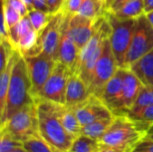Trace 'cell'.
<instances>
[{
    "label": "cell",
    "mask_w": 153,
    "mask_h": 152,
    "mask_svg": "<svg viewBox=\"0 0 153 152\" xmlns=\"http://www.w3.org/2000/svg\"><path fill=\"white\" fill-rule=\"evenodd\" d=\"M0 129H5L21 142L39 134L36 100L16 112Z\"/></svg>",
    "instance_id": "7"
},
{
    "label": "cell",
    "mask_w": 153,
    "mask_h": 152,
    "mask_svg": "<svg viewBox=\"0 0 153 152\" xmlns=\"http://www.w3.org/2000/svg\"><path fill=\"white\" fill-rule=\"evenodd\" d=\"M65 18V14L62 11L52 14L50 21L39 33L36 46L22 56H32L43 52L57 61L58 48Z\"/></svg>",
    "instance_id": "6"
},
{
    "label": "cell",
    "mask_w": 153,
    "mask_h": 152,
    "mask_svg": "<svg viewBox=\"0 0 153 152\" xmlns=\"http://www.w3.org/2000/svg\"><path fill=\"white\" fill-rule=\"evenodd\" d=\"M33 29L32 24L30 22V20L28 15L23 16L18 23H16L14 26L11 27L9 30V40L13 44V47L16 49V45L19 41V39L26 34L28 31L31 30Z\"/></svg>",
    "instance_id": "25"
},
{
    "label": "cell",
    "mask_w": 153,
    "mask_h": 152,
    "mask_svg": "<svg viewBox=\"0 0 153 152\" xmlns=\"http://www.w3.org/2000/svg\"><path fill=\"white\" fill-rule=\"evenodd\" d=\"M28 16L30 20L33 29L38 33H40L42 31V30L47 26L48 22L50 21L52 14L34 8V9L29 11Z\"/></svg>",
    "instance_id": "28"
},
{
    "label": "cell",
    "mask_w": 153,
    "mask_h": 152,
    "mask_svg": "<svg viewBox=\"0 0 153 152\" xmlns=\"http://www.w3.org/2000/svg\"><path fill=\"white\" fill-rule=\"evenodd\" d=\"M24 58L31 81V92L35 99L53 72L57 61L43 52L32 56H24Z\"/></svg>",
    "instance_id": "11"
},
{
    "label": "cell",
    "mask_w": 153,
    "mask_h": 152,
    "mask_svg": "<svg viewBox=\"0 0 153 152\" xmlns=\"http://www.w3.org/2000/svg\"><path fill=\"white\" fill-rule=\"evenodd\" d=\"M22 16L8 2L2 0V19L6 22L9 29L20 22Z\"/></svg>",
    "instance_id": "32"
},
{
    "label": "cell",
    "mask_w": 153,
    "mask_h": 152,
    "mask_svg": "<svg viewBox=\"0 0 153 152\" xmlns=\"http://www.w3.org/2000/svg\"><path fill=\"white\" fill-rule=\"evenodd\" d=\"M14 50H15V48L13 47V44L10 42L9 39H1V44H0V73H2L5 69V67H6V65H7V64H8V62H9V60H10Z\"/></svg>",
    "instance_id": "33"
},
{
    "label": "cell",
    "mask_w": 153,
    "mask_h": 152,
    "mask_svg": "<svg viewBox=\"0 0 153 152\" xmlns=\"http://www.w3.org/2000/svg\"><path fill=\"white\" fill-rule=\"evenodd\" d=\"M114 117L112 118H107V119H101V120H97L94 122H91L90 124H87L83 126H82L81 130V135L86 136L88 138L100 141L108 127L110 126Z\"/></svg>",
    "instance_id": "22"
},
{
    "label": "cell",
    "mask_w": 153,
    "mask_h": 152,
    "mask_svg": "<svg viewBox=\"0 0 153 152\" xmlns=\"http://www.w3.org/2000/svg\"><path fill=\"white\" fill-rule=\"evenodd\" d=\"M32 85L24 56L22 55L16 60L11 75L5 108L0 117V127L20 109L35 101L31 92Z\"/></svg>",
    "instance_id": "1"
},
{
    "label": "cell",
    "mask_w": 153,
    "mask_h": 152,
    "mask_svg": "<svg viewBox=\"0 0 153 152\" xmlns=\"http://www.w3.org/2000/svg\"><path fill=\"white\" fill-rule=\"evenodd\" d=\"M153 105V87L143 86L141 90L133 108L128 111V113L137 112L146 107ZM127 113V114H128Z\"/></svg>",
    "instance_id": "29"
},
{
    "label": "cell",
    "mask_w": 153,
    "mask_h": 152,
    "mask_svg": "<svg viewBox=\"0 0 153 152\" xmlns=\"http://www.w3.org/2000/svg\"><path fill=\"white\" fill-rule=\"evenodd\" d=\"M126 116L138 123L140 126L147 133L149 127L153 125V105L146 107L137 112L128 113Z\"/></svg>",
    "instance_id": "27"
},
{
    "label": "cell",
    "mask_w": 153,
    "mask_h": 152,
    "mask_svg": "<svg viewBox=\"0 0 153 152\" xmlns=\"http://www.w3.org/2000/svg\"><path fill=\"white\" fill-rule=\"evenodd\" d=\"M144 3V12L145 13L153 11V0H143Z\"/></svg>",
    "instance_id": "40"
},
{
    "label": "cell",
    "mask_w": 153,
    "mask_h": 152,
    "mask_svg": "<svg viewBox=\"0 0 153 152\" xmlns=\"http://www.w3.org/2000/svg\"><path fill=\"white\" fill-rule=\"evenodd\" d=\"M81 50L71 37L68 28H67V15H65L61 39L58 48V56L57 61L64 64L66 67H68L73 73H76L79 58H80Z\"/></svg>",
    "instance_id": "14"
},
{
    "label": "cell",
    "mask_w": 153,
    "mask_h": 152,
    "mask_svg": "<svg viewBox=\"0 0 153 152\" xmlns=\"http://www.w3.org/2000/svg\"><path fill=\"white\" fill-rule=\"evenodd\" d=\"M0 152H10L23 146L22 142L17 140L5 129H0Z\"/></svg>",
    "instance_id": "31"
},
{
    "label": "cell",
    "mask_w": 153,
    "mask_h": 152,
    "mask_svg": "<svg viewBox=\"0 0 153 152\" xmlns=\"http://www.w3.org/2000/svg\"><path fill=\"white\" fill-rule=\"evenodd\" d=\"M129 68L144 86L153 87V50L131 64Z\"/></svg>",
    "instance_id": "18"
},
{
    "label": "cell",
    "mask_w": 153,
    "mask_h": 152,
    "mask_svg": "<svg viewBox=\"0 0 153 152\" xmlns=\"http://www.w3.org/2000/svg\"><path fill=\"white\" fill-rule=\"evenodd\" d=\"M100 1H102V2L105 3V4H106V2H107V0H100ZM106 6H107V4H106Z\"/></svg>",
    "instance_id": "46"
},
{
    "label": "cell",
    "mask_w": 153,
    "mask_h": 152,
    "mask_svg": "<svg viewBox=\"0 0 153 152\" xmlns=\"http://www.w3.org/2000/svg\"><path fill=\"white\" fill-rule=\"evenodd\" d=\"M24 2V4L27 5L29 11L34 9V4H33V0H22Z\"/></svg>",
    "instance_id": "41"
},
{
    "label": "cell",
    "mask_w": 153,
    "mask_h": 152,
    "mask_svg": "<svg viewBox=\"0 0 153 152\" xmlns=\"http://www.w3.org/2000/svg\"><path fill=\"white\" fill-rule=\"evenodd\" d=\"M133 152H153V140L143 137L134 147Z\"/></svg>",
    "instance_id": "35"
},
{
    "label": "cell",
    "mask_w": 153,
    "mask_h": 152,
    "mask_svg": "<svg viewBox=\"0 0 153 152\" xmlns=\"http://www.w3.org/2000/svg\"><path fill=\"white\" fill-rule=\"evenodd\" d=\"M130 1H132V0H113L112 3L110 4V5L108 6V12H109V13L114 12L115 10L121 7L123 4H125L126 3L130 2Z\"/></svg>",
    "instance_id": "37"
},
{
    "label": "cell",
    "mask_w": 153,
    "mask_h": 152,
    "mask_svg": "<svg viewBox=\"0 0 153 152\" xmlns=\"http://www.w3.org/2000/svg\"><path fill=\"white\" fill-rule=\"evenodd\" d=\"M145 136L146 131L138 123L126 115H121L114 116L110 126L99 142L102 147L134 148Z\"/></svg>",
    "instance_id": "3"
},
{
    "label": "cell",
    "mask_w": 153,
    "mask_h": 152,
    "mask_svg": "<svg viewBox=\"0 0 153 152\" xmlns=\"http://www.w3.org/2000/svg\"><path fill=\"white\" fill-rule=\"evenodd\" d=\"M21 55L22 54L20 53V51L15 49L9 60L5 69L2 73H0V74H1V76H0V117L3 116V114L4 112L12 71H13V65H14L16 60L18 59V57Z\"/></svg>",
    "instance_id": "20"
},
{
    "label": "cell",
    "mask_w": 153,
    "mask_h": 152,
    "mask_svg": "<svg viewBox=\"0 0 153 152\" xmlns=\"http://www.w3.org/2000/svg\"><path fill=\"white\" fill-rule=\"evenodd\" d=\"M145 15H146L147 19L149 20V22L152 24V26H153V11H151V12H149V13H145Z\"/></svg>",
    "instance_id": "43"
},
{
    "label": "cell",
    "mask_w": 153,
    "mask_h": 152,
    "mask_svg": "<svg viewBox=\"0 0 153 152\" xmlns=\"http://www.w3.org/2000/svg\"><path fill=\"white\" fill-rule=\"evenodd\" d=\"M110 31L111 28L106 16V19L99 27L95 34L81 50L76 73L82 77L88 86H90L95 66L102 53L104 42L106 39L109 37Z\"/></svg>",
    "instance_id": "4"
},
{
    "label": "cell",
    "mask_w": 153,
    "mask_h": 152,
    "mask_svg": "<svg viewBox=\"0 0 153 152\" xmlns=\"http://www.w3.org/2000/svg\"><path fill=\"white\" fill-rule=\"evenodd\" d=\"M101 148L99 141L80 135L74 140L68 152H100Z\"/></svg>",
    "instance_id": "26"
},
{
    "label": "cell",
    "mask_w": 153,
    "mask_h": 152,
    "mask_svg": "<svg viewBox=\"0 0 153 152\" xmlns=\"http://www.w3.org/2000/svg\"><path fill=\"white\" fill-rule=\"evenodd\" d=\"M153 50V26L145 13L136 19L135 29L126 60V68Z\"/></svg>",
    "instance_id": "10"
},
{
    "label": "cell",
    "mask_w": 153,
    "mask_h": 152,
    "mask_svg": "<svg viewBox=\"0 0 153 152\" xmlns=\"http://www.w3.org/2000/svg\"><path fill=\"white\" fill-rule=\"evenodd\" d=\"M125 73L126 68L119 67L114 76L106 84L101 95V99L109 108L114 115L117 109L118 103L122 95Z\"/></svg>",
    "instance_id": "16"
},
{
    "label": "cell",
    "mask_w": 153,
    "mask_h": 152,
    "mask_svg": "<svg viewBox=\"0 0 153 152\" xmlns=\"http://www.w3.org/2000/svg\"><path fill=\"white\" fill-rule=\"evenodd\" d=\"M119 66L112 51L108 37L104 42L102 53L97 62L93 73V77L89 86L91 94L101 99V95L106 84L114 76Z\"/></svg>",
    "instance_id": "8"
},
{
    "label": "cell",
    "mask_w": 153,
    "mask_h": 152,
    "mask_svg": "<svg viewBox=\"0 0 153 152\" xmlns=\"http://www.w3.org/2000/svg\"><path fill=\"white\" fill-rule=\"evenodd\" d=\"M10 152H28L25 149H24V147L22 146V147H19V148H16V149H14L13 151H12Z\"/></svg>",
    "instance_id": "44"
},
{
    "label": "cell",
    "mask_w": 153,
    "mask_h": 152,
    "mask_svg": "<svg viewBox=\"0 0 153 152\" xmlns=\"http://www.w3.org/2000/svg\"><path fill=\"white\" fill-rule=\"evenodd\" d=\"M56 115L65 129L75 139L81 135L82 125L76 116L74 110L65 105L55 103Z\"/></svg>",
    "instance_id": "19"
},
{
    "label": "cell",
    "mask_w": 153,
    "mask_h": 152,
    "mask_svg": "<svg viewBox=\"0 0 153 152\" xmlns=\"http://www.w3.org/2000/svg\"><path fill=\"white\" fill-rule=\"evenodd\" d=\"M134 148H110L102 147L100 152H133Z\"/></svg>",
    "instance_id": "39"
},
{
    "label": "cell",
    "mask_w": 153,
    "mask_h": 152,
    "mask_svg": "<svg viewBox=\"0 0 153 152\" xmlns=\"http://www.w3.org/2000/svg\"><path fill=\"white\" fill-rule=\"evenodd\" d=\"M111 13L119 19H137L145 13L143 0H132L127 2L118 9L111 12Z\"/></svg>",
    "instance_id": "21"
},
{
    "label": "cell",
    "mask_w": 153,
    "mask_h": 152,
    "mask_svg": "<svg viewBox=\"0 0 153 152\" xmlns=\"http://www.w3.org/2000/svg\"><path fill=\"white\" fill-rule=\"evenodd\" d=\"M112 1H113V0H107V2H106V4H107V12H108V6L110 5V4L112 3Z\"/></svg>",
    "instance_id": "45"
},
{
    "label": "cell",
    "mask_w": 153,
    "mask_h": 152,
    "mask_svg": "<svg viewBox=\"0 0 153 152\" xmlns=\"http://www.w3.org/2000/svg\"><path fill=\"white\" fill-rule=\"evenodd\" d=\"M24 149L28 152H59L50 145L39 133L22 142Z\"/></svg>",
    "instance_id": "24"
},
{
    "label": "cell",
    "mask_w": 153,
    "mask_h": 152,
    "mask_svg": "<svg viewBox=\"0 0 153 152\" xmlns=\"http://www.w3.org/2000/svg\"><path fill=\"white\" fill-rule=\"evenodd\" d=\"M143 86L144 85L139 80V78L129 68H126L123 91L118 103L117 109L114 116H126L128 111L133 108Z\"/></svg>",
    "instance_id": "15"
},
{
    "label": "cell",
    "mask_w": 153,
    "mask_h": 152,
    "mask_svg": "<svg viewBox=\"0 0 153 152\" xmlns=\"http://www.w3.org/2000/svg\"><path fill=\"white\" fill-rule=\"evenodd\" d=\"M38 110V128L39 135L59 152H68L75 138L72 136L61 124L55 103L35 99Z\"/></svg>",
    "instance_id": "2"
},
{
    "label": "cell",
    "mask_w": 153,
    "mask_h": 152,
    "mask_svg": "<svg viewBox=\"0 0 153 152\" xmlns=\"http://www.w3.org/2000/svg\"><path fill=\"white\" fill-rule=\"evenodd\" d=\"M65 0H47L48 13L50 14H55L62 11Z\"/></svg>",
    "instance_id": "36"
},
{
    "label": "cell",
    "mask_w": 153,
    "mask_h": 152,
    "mask_svg": "<svg viewBox=\"0 0 153 152\" xmlns=\"http://www.w3.org/2000/svg\"><path fill=\"white\" fill-rule=\"evenodd\" d=\"M73 109L82 126L97 120L114 117V114L103 100L92 94L84 102Z\"/></svg>",
    "instance_id": "13"
},
{
    "label": "cell",
    "mask_w": 153,
    "mask_h": 152,
    "mask_svg": "<svg viewBox=\"0 0 153 152\" xmlns=\"http://www.w3.org/2000/svg\"><path fill=\"white\" fill-rule=\"evenodd\" d=\"M106 4L100 0H84L78 14L91 20H98L107 14Z\"/></svg>",
    "instance_id": "23"
},
{
    "label": "cell",
    "mask_w": 153,
    "mask_h": 152,
    "mask_svg": "<svg viewBox=\"0 0 153 152\" xmlns=\"http://www.w3.org/2000/svg\"><path fill=\"white\" fill-rule=\"evenodd\" d=\"M146 136L150 139L153 140V125H152L149 129L147 130V133H146Z\"/></svg>",
    "instance_id": "42"
},
{
    "label": "cell",
    "mask_w": 153,
    "mask_h": 152,
    "mask_svg": "<svg viewBox=\"0 0 153 152\" xmlns=\"http://www.w3.org/2000/svg\"><path fill=\"white\" fill-rule=\"evenodd\" d=\"M39 33H38L34 29L24 34L18 41L16 45V49L20 51L22 56H25L30 50H31L37 44Z\"/></svg>",
    "instance_id": "30"
},
{
    "label": "cell",
    "mask_w": 153,
    "mask_h": 152,
    "mask_svg": "<svg viewBox=\"0 0 153 152\" xmlns=\"http://www.w3.org/2000/svg\"><path fill=\"white\" fill-rule=\"evenodd\" d=\"M91 95L89 86L82 77L76 73H72L66 87L65 105L68 108H74L84 102Z\"/></svg>",
    "instance_id": "17"
},
{
    "label": "cell",
    "mask_w": 153,
    "mask_h": 152,
    "mask_svg": "<svg viewBox=\"0 0 153 152\" xmlns=\"http://www.w3.org/2000/svg\"><path fill=\"white\" fill-rule=\"evenodd\" d=\"M33 4H34L35 9H39V10H41L43 12L48 13L47 0H33Z\"/></svg>",
    "instance_id": "38"
},
{
    "label": "cell",
    "mask_w": 153,
    "mask_h": 152,
    "mask_svg": "<svg viewBox=\"0 0 153 152\" xmlns=\"http://www.w3.org/2000/svg\"><path fill=\"white\" fill-rule=\"evenodd\" d=\"M106 16L107 14L98 20H91L78 13L74 15H67L68 31L80 50H82L92 38L106 19Z\"/></svg>",
    "instance_id": "12"
},
{
    "label": "cell",
    "mask_w": 153,
    "mask_h": 152,
    "mask_svg": "<svg viewBox=\"0 0 153 152\" xmlns=\"http://www.w3.org/2000/svg\"><path fill=\"white\" fill-rule=\"evenodd\" d=\"M72 73H74L68 67L57 61L53 72L35 99H44L65 105L66 87Z\"/></svg>",
    "instance_id": "9"
},
{
    "label": "cell",
    "mask_w": 153,
    "mask_h": 152,
    "mask_svg": "<svg viewBox=\"0 0 153 152\" xmlns=\"http://www.w3.org/2000/svg\"><path fill=\"white\" fill-rule=\"evenodd\" d=\"M84 0H65L62 12L66 15H74L78 13Z\"/></svg>",
    "instance_id": "34"
},
{
    "label": "cell",
    "mask_w": 153,
    "mask_h": 152,
    "mask_svg": "<svg viewBox=\"0 0 153 152\" xmlns=\"http://www.w3.org/2000/svg\"><path fill=\"white\" fill-rule=\"evenodd\" d=\"M111 31L109 42L119 67L126 68V60L133 39L136 19H119L111 13H107Z\"/></svg>",
    "instance_id": "5"
}]
</instances>
